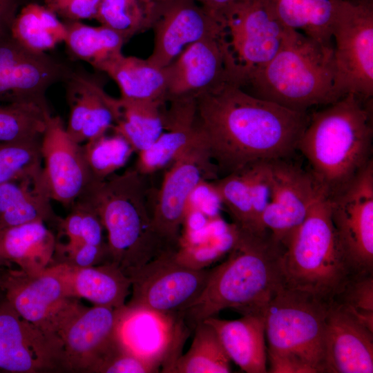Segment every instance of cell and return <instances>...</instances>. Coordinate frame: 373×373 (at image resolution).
<instances>
[{
	"label": "cell",
	"instance_id": "42",
	"mask_svg": "<svg viewBox=\"0 0 373 373\" xmlns=\"http://www.w3.org/2000/svg\"><path fill=\"white\" fill-rule=\"evenodd\" d=\"M44 6L66 21L94 19L102 0H44Z\"/></svg>",
	"mask_w": 373,
	"mask_h": 373
},
{
	"label": "cell",
	"instance_id": "26",
	"mask_svg": "<svg viewBox=\"0 0 373 373\" xmlns=\"http://www.w3.org/2000/svg\"><path fill=\"white\" fill-rule=\"evenodd\" d=\"M216 331L231 361L247 373L267 372L265 320L262 315H243L235 320L216 316L204 320Z\"/></svg>",
	"mask_w": 373,
	"mask_h": 373
},
{
	"label": "cell",
	"instance_id": "17",
	"mask_svg": "<svg viewBox=\"0 0 373 373\" xmlns=\"http://www.w3.org/2000/svg\"><path fill=\"white\" fill-rule=\"evenodd\" d=\"M164 69L166 102L195 99L225 84H233L226 33L191 44Z\"/></svg>",
	"mask_w": 373,
	"mask_h": 373
},
{
	"label": "cell",
	"instance_id": "40",
	"mask_svg": "<svg viewBox=\"0 0 373 373\" xmlns=\"http://www.w3.org/2000/svg\"><path fill=\"white\" fill-rule=\"evenodd\" d=\"M332 302L373 332V271L352 276Z\"/></svg>",
	"mask_w": 373,
	"mask_h": 373
},
{
	"label": "cell",
	"instance_id": "13",
	"mask_svg": "<svg viewBox=\"0 0 373 373\" xmlns=\"http://www.w3.org/2000/svg\"><path fill=\"white\" fill-rule=\"evenodd\" d=\"M328 200L338 241L354 272L373 271V160Z\"/></svg>",
	"mask_w": 373,
	"mask_h": 373
},
{
	"label": "cell",
	"instance_id": "39",
	"mask_svg": "<svg viewBox=\"0 0 373 373\" xmlns=\"http://www.w3.org/2000/svg\"><path fill=\"white\" fill-rule=\"evenodd\" d=\"M41 138L0 142V184L42 172Z\"/></svg>",
	"mask_w": 373,
	"mask_h": 373
},
{
	"label": "cell",
	"instance_id": "47",
	"mask_svg": "<svg viewBox=\"0 0 373 373\" xmlns=\"http://www.w3.org/2000/svg\"><path fill=\"white\" fill-rule=\"evenodd\" d=\"M6 271V270H0V298L4 295L3 285L4 282Z\"/></svg>",
	"mask_w": 373,
	"mask_h": 373
},
{
	"label": "cell",
	"instance_id": "11",
	"mask_svg": "<svg viewBox=\"0 0 373 373\" xmlns=\"http://www.w3.org/2000/svg\"><path fill=\"white\" fill-rule=\"evenodd\" d=\"M175 252L163 253L128 276L132 295L125 305L180 314L200 296L211 269L184 265Z\"/></svg>",
	"mask_w": 373,
	"mask_h": 373
},
{
	"label": "cell",
	"instance_id": "24",
	"mask_svg": "<svg viewBox=\"0 0 373 373\" xmlns=\"http://www.w3.org/2000/svg\"><path fill=\"white\" fill-rule=\"evenodd\" d=\"M164 108V128L157 140L138 153L135 169L149 175L174 162L198 137L202 130L198 120L195 98L168 102Z\"/></svg>",
	"mask_w": 373,
	"mask_h": 373
},
{
	"label": "cell",
	"instance_id": "33",
	"mask_svg": "<svg viewBox=\"0 0 373 373\" xmlns=\"http://www.w3.org/2000/svg\"><path fill=\"white\" fill-rule=\"evenodd\" d=\"M66 28L64 23L45 6L29 3L16 15L10 28V35L26 48L45 52L64 41Z\"/></svg>",
	"mask_w": 373,
	"mask_h": 373
},
{
	"label": "cell",
	"instance_id": "10",
	"mask_svg": "<svg viewBox=\"0 0 373 373\" xmlns=\"http://www.w3.org/2000/svg\"><path fill=\"white\" fill-rule=\"evenodd\" d=\"M168 168L152 206V221L165 247L176 251L192 192L202 181L218 178L202 131Z\"/></svg>",
	"mask_w": 373,
	"mask_h": 373
},
{
	"label": "cell",
	"instance_id": "20",
	"mask_svg": "<svg viewBox=\"0 0 373 373\" xmlns=\"http://www.w3.org/2000/svg\"><path fill=\"white\" fill-rule=\"evenodd\" d=\"M272 191L261 226L282 245L305 220L320 189L308 171L288 159L269 160Z\"/></svg>",
	"mask_w": 373,
	"mask_h": 373
},
{
	"label": "cell",
	"instance_id": "38",
	"mask_svg": "<svg viewBox=\"0 0 373 373\" xmlns=\"http://www.w3.org/2000/svg\"><path fill=\"white\" fill-rule=\"evenodd\" d=\"M211 182L233 223L240 228L255 231L249 164Z\"/></svg>",
	"mask_w": 373,
	"mask_h": 373
},
{
	"label": "cell",
	"instance_id": "1",
	"mask_svg": "<svg viewBox=\"0 0 373 373\" xmlns=\"http://www.w3.org/2000/svg\"><path fill=\"white\" fill-rule=\"evenodd\" d=\"M198 120L218 173L260 160L291 158L309 114L227 83L195 98Z\"/></svg>",
	"mask_w": 373,
	"mask_h": 373
},
{
	"label": "cell",
	"instance_id": "6",
	"mask_svg": "<svg viewBox=\"0 0 373 373\" xmlns=\"http://www.w3.org/2000/svg\"><path fill=\"white\" fill-rule=\"evenodd\" d=\"M286 287L330 303L356 274L338 241L328 198L319 191L303 223L283 245Z\"/></svg>",
	"mask_w": 373,
	"mask_h": 373
},
{
	"label": "cell",
	"instance_id": "3",
	"mask_svg": "<svg viewBox=\"0 0 373 373\" xmlns=\"http://www.w3.org/2000/svg\"><path fill=\"white\" fill-rule=\"evenodd\" d=\"M372 100L350 93L309 115L296 151L307 160L309 173L327 198L372 160Z\"/></svg>",
	"mask_w": 373,
	"mask_h": 373
},
{
	"label": "cell",
	"instance_id": "25",
	"mask_svg": "<svg viewBox=\"0 0 373 373\" xmlns=\"http://www.w3.org/2000/svg\"><path fill=\"white\" fill-rule=\"evenodd\" d=\"M61 265L66 289L70 297L84 298L94 305L119 309L125 305L131 281L118 267L111 262L75 267Z\"/></svg>",
	"mask_w": 373,
	"mask_h": 373
},
{
	"label": "cell",
	"instance_id": "31",
	"mask_svg": "<svg viewBox=\"0 0 373 373\" xmlns=\"http://www.w3.org/2000/svg\"><path fill=\"white\" fill-rule=\"evenodd\" d=\"M118 118L111 130L123 136L135 152L151 146L164 128L165 102L119 97Z\"/></svg>",
	"mask_w": 373,
	"mask_h": 373
},
{
	"label": "cell",
	"instance_id": "14",
	"mask_svg": "<svg viewBox=\"0 0 373 373\" xmlns=\"http://www.w3.org/2000/svg\"><path fill=\"white\" fill-rule=\"evenodd\" d=\"M0 369L18 373L63 370L61 340L23 318L0 298Z\"/></svg>",
	"mask_w": 373,
	"mask_h": 373
},
{
	"label": "cell",
	"instance_id": "48",
	"mask_svg": "<svg viewBox=\"0 0 373 373\" xmlns=\"http://www.w3.org/2000/svg\"><path fill=\"white\" fill-rule=\"evenodd\" d=\"M12 263L0 256V270L6 267H10Z\"/></svg>",
	"mask_w": 373,
	"mask_h": 373
},
{
	"label": "cell",
	"instance_id": "9",
	"mask_svg": "<svg viewBox=\"0 0 373 373\" xmlns=\"http://www.w3.org/2000/svg\"><path fill=\"white\" fill-rule=\"evenodd\" d=\"M233 83L242 87L282 47L287 28L267 0H243L224 21Z\"/></svg>",
	"mask_w": 373,
	"mask_h": 373
},
{
	"label": "cell",
	"instance_id": "44",
	"mask_svg": "<svg viewBox=\"0 0 373 373\" xmlns=\"http://www.w3.org/2000/svg\"><path fill=\"white\" fill-rule=\"evenodd\" d=\"M186 207L196 209L213 219L220 216L223 204L211 180H203L192 192Z\"/></svg>",
	"mask_w": 373,
	"mask_h": 373
},
{
	"label": "cell",
	"instance_id": "29",
	"mask_svg": "<svg viewBox=\"0 0 373 373\" xmlns=\"http://www.w3.org/2000/svg\"><path fill=\"white\" fill-rule=\"evenodd\" d=\"M99 71L107 74L118 86L121 98L166 102V76L147 59L122 53L102 66Z\"/></svg>",
	"mask_w": 373,
	"mask_h": 373
},
{
	"label": "cell",
	"instance_id": "21",
	"mask_svg": "<svg viewBox=\"0 0 373 373\" xmlns=\"http://www.w3.org/2000/svg\"><path fill=\"white\" fill-rule=\"evenodd\" d=\"M119 309L81 305L59 334L64 371L90 372L115 335Z\"/></svg>",
	"mask_w": 373,
	"mask_h": 373
},
{
	"label": "cell",
	"instance_id": "23",
	"mask_svg": "<svg viewBox=\"0 0 373 373\" xmlns=\"http://www.w3.org/2000/svg\"><path fill=\"white\" fill-rule=\"evenodd\" d=\"M325 365L326 373L373 372V332L334 302L326 314Z\"/></svg>",
	"mask_w": 373,
	"mask_h": 373
},
{
	"label": "cell",
	"instance_id": "22",
	"mask_svg": "<svg viewBox=\"0 0 373 373\" xmlns=\"http://www.w3.org/2000/svg\"><path fill=\"white\" fill-rule=\"evenodd\" d=\"M64 80L70 108L66 130L70 137L82 144L111 130L119 116V99L109 95L90 75L70 70Z\"/></svg>",
	"mask_w": 373,
	"mask_h": 373
},
{
	"label": "cell",
	"instance_id": "41",
	"mask_svg": "<svg viewBox=\"0 0 373 373\" xmlns=\"http://www.w3.org/2000/svg\"><path fill=\"white\" fill-rule=\"evenodd\" d=\"M160 368L131 352L115 335L95 361L89 372L155 373Z\"/></svg>",
	"mask_w": 373,
	"mask_h": 373
},
{
	"label": "cell",
	"instance_id": "32",
	"mask_svg": "<svg viewBox=\"0 0 373 373\" xmlns=\"http://www.w3.org/2000/svg\"><path fill=\"white\" fill-rule=\"evenodd\" d=\"M64 43L69 55L99 70L106 61L122 53L127 42L113 30L104 26H90L82 21H65Z\"/></svg>",
	"mask_w": 373,
	"mask_h": 373
},
{
	"label": "cell",
	"instance_id": "34",
	"mask_svg": "<svg viewBox=\"0 0 373 373\" xmlns=\"http://www.w3.org/2000/svg\"><path fill=\"white\" fill-rule=\"evenodd\" d=\"M189 350L180 355L165 373H228L230 358L214 329L205 321L193 329Z\"/></svg>",
	"mask_w": 373,
	"mask_h": 373
},
{
	"label": "cell",
	"instance_id": "45",
	"mask_svg": "<svg viewBox=\"0 0 373 373\" xmlns=\"http://www.w3.org/2000/svg\"><path fill=\"white\" fill-rule=\"evenodd\" d=\"M209 14L224 24L233 8L243 0H195Z\"/></svg>",
	"mask_w": 373,
	"mask_h": 373
},
{
	"label": "cell",
	"instance_id": "28",
	"mask_svg": "<svg viewBox=\"0 0 373 373\" xmlns=\"http://www.w3.org/2000/svg\"><path fill=\"white\" fill-rule=\"evenodd\" d=\"M56 245L53 233L41 220L0 231V256L30 275L52 264Z\"/></svg>",
	"mask_w": 373,
	"mask_h": 373
},
{
	"label": "cell",
	"instance_id": "5",
	"mask_svg": "<svg viewBox=\"0 0 373 373\" xmlns=\"http://www.w3.org/2000/svg\"><path fill=\"white\" fill-rule=\"evenodd\" d=\"M334 47L288 28L274 57L241 87L288 109L307 113L337 101Z\"/></svg>",
	"mask_w": 373,
	"mask_h": 373
},
{
	"label": "cell",
	"instance_id": "12",
	"mask_svg": "<svg viewBox=\"0 0 373 373\" xmlns=\"http://www.w3.org/2000/svg\"><path fill=\"white\" fill-rule=\"evenodd\" d=\"M55 264L33 275L7 269L3 287L6 298L23 318L59 337L81 305L68 295L61 265Z\"/></svg>",
	"mask_w": 373,
	"mask_h": 373
},
{
	"label": "cell",
	"instance_id": "46",
	"mask_svg": "<svg viewBox=\"0 0 373 373\" xmlns=\"http://www.w3.org/2000/svg\"><path fill=\"white\" fill-rule=\"evenodd\" d=\"M18 6L19 0H0V37L10 34Z\"/></svg>",
	"mask_w": 373,
	"mask_h": 373
},
{
	"label": "cell",
	"instance_id": "30",
	"mask_svg": "<svg viewBox=\"0 0 373 373\" xmlns=\"http://www.w3.org/2000/svg\"><path fill=\"white\" fill-rule=\"evenodd\" d=\"M287 28L334 47L332 26L338 0H267Z\"/></svg>",
	"mask_w": 373,
	"mask_h": 373
},
{
	"label": "cell",
	"instance_id": "15",
	"mask_svg": "<svg viewBox=\"0 0 373 373\" xmlns=\"http://www.w3.org/2000/svg\"><path fill=\"white\" fill-rule=\"evenodd\" d=\"M189 332L182 314L126 305L119 309L117 337L135 354L157 366L160 372H165L180 355Z\"/></svg>",
	"mask_w": 373,
	"mask_h": 373
},
{
	"label": "cell",
	"instance_id": "36",
	"mask_svg": "<svg viewBox=\"0 0 373 373\" xmlns=\"http://www.w3.org/2000/svg\"><path fill=\"white\" fill-rule=\"evenodd\" d=\"M48 108L30 102L0 104V142H12L41 137Z\"/></svg>",
	"mask_w": 373,
	"mask_h": 373
},
{
	"label": "cell",
	"instance_id": "8",
	"mask_svg": "<svg viewBox=\"0 0 373 373\" xmlns=\"http://www.w3.org/2000/svg\"><path fill=\"white\" fill-rule=\"evenodd\" d=\"M338 99L373 96V1L338 0L332 26Z\"/></svg>",
	"mask_w": 373,
	"mask_h": 373
},
{
	"label": "cell",
	"instance_id": "27",
	"mask_svg": "<svg viewBox=\"0 0 373 373\" xmlns=\"http://www.w3.org/2000/svg\"><path fill=\"white\" fill-rule=\"evenodd\" d=\"M43 171L0 184V231L30 222L57 220Z\"/></svg>",
	"mask_w": 373,
	"mask_h": 373
},
{
	"label": "cell",
	"instance_id": "49",
	"mask_svg": "<svg viewBox=\"0 0 373 373\" xmlns=\"http://www.w3.org/2000/svg\"><path fill=\"white\" fill-rule=\"evenodd\" d=\"M149 1H151V2H153V3H160V2H162L164 1H166V0H147Z\"/></svg>",
	"mask_w": 373,
	"mask_h": 373
},
{
	"label": "cell",
	"instance_id": "43",
	"mask_svg": "<svg viewBox=\"0 0 373 373\" xmlns=\"http://www.w3.org/2000/svg\"><path fill=\"white\" fill-rule=\"evenodd\" d=\"M222 256L209 240L196 245L179 246L175 252L179 262L195 269H205Z\"/></svg>",
	"mask_w": 373,
	"mask_h": 373
},
{
	"label": "cell",
	"instance_id": "35",
	"mask_svg": "<svg viewBox=\"0 0 373 373\" xmlns=\"http://www.w3.org/2000/svg\"><path fill=\"white\" fill-rule=\"evenodd\" d=\"M157 3L147 0H102L94 19L128 41L152 28Z\"/></svg>",
	"mask_w": 373,
	"mask_h": 373
},
{
	"label": "cell",
	"instance_id": "2",
	"mask_svg": "<svg viewBox=\"0 0 373 373\" xmlns=\"http://www.w3.org/2000/svg\"><path fill=\"white\" fill-rule=\"evenodd\" d=\"M282 251V244L269 231L255 232L236 226L227 258L211 268L204 290L182 312L188 329L193 330L199 323L225 309L242 316H264L269 302L285 285Z\"/></svg>",
	"mask_w": 373,
	"mask_h": 373
},
{
	"label": "cell",
	"instance_id": "19",
	"mask_svg": "<svg viewBox=\"0 0 373 373\" xmlns=\"http://www.w3.org/2000/svg\"><path fill=\"white\" fill-rule=\"evenodd\" d=\"M41 152L43 175L52 200L71 207L93 180L82 144L70 137L60 117H48Z\"/></svg>",
	"mask_w": 373,
	"mask_h": 373
},
{
	"label": "cell",
	"instance_id": "4",
	"mask_svg": "<svg viewBox=\"0 0 373 373\" xmlns=\"http://www.w3.org/2000/svg\"><path fill=\"white\" fill-rule=\"evenodd\" d=\"M146 177L128 169L92 182L79 198L100 218L107 234L108 262L127 276L163 253L174 251L165 247L153 227Z\"/></svg>",
	"mask_w": 373,
	"mask_h": 373
},
{
	"label": "cell",
	"instance_id": "37",
	"mask_svg": "<svg viewBox=\"0 0 373 373\" xmlns=\"http://www.w3.org/2000/svg\"><path fill=\"white\" fill-rule=\"evenodd\" d=\"M82 148L93 182L115 174L135 152L123 136L113 131L82 144Z\"/></svg>",
	"mask_w": 373,
	"mask_h": 373
},
{
	"label": "cell",
	"instance_id": "7",
	"mask_svg": "<svg viewBox=\"0 0 373 373\" xmlns=\"http://www.w3.org/2000/svg\"><path fill=\"white\" fill-rule=\"evenodd\" d=\"M329 303L285 285L265 313L271 373H325V318Z\"/></svg>",
	"mask_w": 373,
	"mask_h": 373
},
{
	"label": "cell",
	"instance_id": "16",
	"mask_svg": "<svg viewBox=\"0 0 373 373\" xmlns=\"http://www.w3.org/2000/svg\"><path fill=\"white\" fill-rule=\"evenodd\" d=\"M69 71L46 52L26 48L10 34L0 37V104L30 102L48 108L46 91Z\"/></svg>",
	"mask_w": 373,
	"mask_h": 373
},
{
	"label": "cell",
	"instance_id": "18",
	"mask_svg": "<svg viewBox=\"0 0 373 373\" xmlns=\"http://www.w3.org/2000/svg\"><path fill=\"white\" fill-rule=\"evenodd\" d=\"M151 63L164 68L186 47L201 39L224 35L225 26L195 0H166L158 3L152 28Z\"/></svg>",
	"mask_w": 373,
	"mask_h": 373
}]
</instances>
